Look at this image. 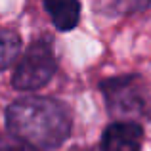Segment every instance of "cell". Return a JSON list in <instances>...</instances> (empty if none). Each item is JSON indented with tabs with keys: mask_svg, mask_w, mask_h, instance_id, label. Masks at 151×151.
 I'll list each match as a JSON object with an SVG mask.
<instances>
[{
	"mask_svg": "<svg viewBox=\"0 0 151 151\" xmlns=\"http://www.w3.org/2000/svg\"><path fill=\"white\" fill-rule=\"evenodd\" d=\"M109 113L121 121H136L149 115V98L140 77H115L101 82Z\"/></svg>",
	"mask_w": 151,
	"mask_h": 151,
	"instance_id": "obj_2",
	"label": "cell"
},
{
	"mask_svg": "<svg viewBox=\"0 0 151 151\" xmlns=\"http://www.w3.org/2000/svg\"><path fill=\"white\" fill-rule=\"evenodd\" d=\"M144 130L136 121L111 122L101 136V151H140Z\"/></svg>",
	"mask_w": 151,
	"mask_h": 151,
	"instance_id": "obj_4",
	"label": "cell"
},
{
	"mask_svg": "<svg viewBox=\"0 0 151 151\" xmlns=\"http://www.w3.org/2000/svg\"><path fill=\"white\" fill-rule=\"evenodd\" d=\"M21 52V38L17 33L8 29H0V71L10 67L17 59Z\"/></svg>",
	"mask_w": 151,
	"mask_h": 151,
	"instance_id": "obj_6",
	"label": "cell"
},
{
	"mask_svg": "<svg viewBox=\"0 0 151 151\" xmlns=\"http://www.w3.org/2000/svg\"><path fill=\"white\" fill-rule=\"evenodd\" d=\"M42 4L52 17V23L59 31H71L78 23V15H81L78 0H42Z\"/></svg>",
	"mask_w": 151,
	"mask_h": 151,
	"instance_id": "obj_5",
	"label": "cell"
},
{
	"mask_svg": "<svg viewBox=\"0 0 151 151\" xmlns=\"http://www.w3.org/2000/svg\"><path fill=\"white\" fill-rule=\"evenodd\" d=\"M55 55L46 40H37L27 48L12 77L14 88L21 92L38 90L48 84L55 73Z\"/></svg>",
	"mask_w": 151,
	"mask_h": 151,
	"instance_id": "obj_3",
	"label": "cell"
},
{
	"mask_svg": "<svg viewBox=\"0 0 151 151\" xmlns=\"http://www.w3.org/2000/svg\"><path fill=\"white\" fill-rule=\"evenodd\" d=\"M0 151H38V149L15 136H2L0 138Z\"/></svg>",
	"mask_w": 151,
	"mask_h": 151,
	"instance_id": "obj_7",
	"label": "cell"
},
{
	"mask_svg": "<svg viewBox=\"0 0 151 151\" xmlns=\"http://www.w3.org/2000/svg\"><path fill=\"white\" fill-rule=\"evenodd\" d=\"M6 124L12 136L37 149L58 147L71 132V117L65 107L55 100L38 96L12 103L6 111Z\"/></svg>",
	"mask_w": 151,
	"mask_h": 151,
	"instance_id": "obj_1",
	"label": "cell"
}]
</instances>
